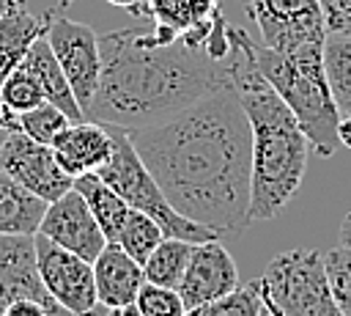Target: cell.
<instances>
[{
	"instance_id": "cell-1",
	"label": "cell",
	"mask_w": 351,
	"mask_h": 316,
	"mask_svg": "<svg viewBox=\"0 0 351 316\" xmlns=\"http://www.w3.org/2000/svg\"><path fill=\"white\" fill-rule=\"evenodd\" d=\"M129 140L176 212L217 234L250 225L252 129L233 82Z\"/></svg>"
},
{
	"instance_id": "cell-2",
	"label": "cell",
	"mask_w": 351,
	"mask_h": 316,
	"mask_svg": "<svg viewBox=\"0 0 351 316\" xmlns=\"http://www.w3.org/2000/svg\"><path fill=\"white\" fill-rule=\"evenodd\" d=\"M101 74L85 118L137 129L159 124L230 82L228 60L159 27L99 36Z\"/></svg>"
},
{
	"instance_id": "cell-3",
	"label": "cell",
	"mask_w": 351,
	"mask_h": 316,
	"mask_svg": "<svg viewBox=\"0 0 351 316\" xmlns=\"http://www.w3.org/2000/svg\"><path fill=\"white\" fill-rule=\"evenodd\" d=\"M230 82L241 99V107L252 129V195H250V223L277 217L296 195L310 140L304 137L296 115L271 88V82L258 71L252 60V38L241 25H230Z\"/></svg>"
},
{
	"instance_id": "cell-4",
	"label": "cell",
	"mask_w": 351,
	"mask_h": 316,
	"mask_svg": "<svg viewBox=\"0 0 351 316\" xmlns=\"http://www.w3.org/2000/svg\"><path fill=\"white\" fill-rule=\"evenodd\" d=\"M252 60L296 115L304 137L310 140V148L324 159L335 157L340 146V110L335 104L326 77L324 44H307L291 52H277L252 41Z\"/></svg>"
},
{
	"instance_id": "cell-5",
	"label": "cell",
	"mask_w": 351,
	"mask_h": 316,
	"mask_svg": "<svg viewBox=\"0 0 351 316\" xmlns=\"http://www.w3.org/2000/svg\"><path fill=\"white\" fill-rule=\"evenodd\" d=\"M112 137H115V148H112V157L96 170L132 209L137 212H145L148 217H154L165 236H178V239H186L192 245L197 242H206V239H217L219 234L203 223H195L189 217H184L181 212H176L170 206V201L165 198L159 181L151 176V170L145 168V162L140 159L137 148L132 146L129 140V129L123 126H112L107 124Z\"/></svg>"
},
{
	"instance_id": "cell-6",
	"label": "cell",
	"mask_w": 351,
	"mask_h": 316,
	"mask_svg": "<svg viewBox=\"0 0 351 316\" xmlns=\"http://www.w3.org/2000/svg\"><path fill=\"white\" fill-rule=\"evenodd\" d=\"M261 294L274 316H343L329 289L324 253L313 247L277 253L261 278Z\"/></svg>"
},
{
	"instance_id": "cell-7",
	"label": "cell",
	"mask_w": 351,
	"mask_h": 316,
	"mask_svg": "<svg viewBox=\"0 0 351 316\" xmlns=\"http://www.w3.org/2000/svg\"><path fill=\"white\" fill-rule=\"evenodd\" d=\"M47 41L74 91V99L85 115L90 107L96 88H99V74H101V49H99V36L90 25L69 19L58 8L49 11V25H47Z\"/></svg>"
},
{
	"instance_id": "cell-8",
	"label": "cell",
	"mask_w": 351,
	"mask_h": 316,
	"mask_svg": "<svg viewBox=\"0 0 351 316\" xmlns=\"http://www.w3.org/2000/svg\"><path fill=\"white\" fill-rule=\"evenodd\" d=\"M244 11L258 25L261 44L277 52L324 44L329 36L318 0H247Z\"/></svg>"
},
{
	"instance_id": "cell-9",
	"label": "cell",
	"mask_w": 351,
	"mask_h": 316,
	"mask_svg": "<svg viewBox=\"0 0 351 316\" xmlns=\"http://www.w3.org/2000/svg\"><path fill=\"white\" fill-rule=\"evenodd\" d=\"M36 258L44 289L60 308L71 313H88L99 308L93 261L55 245L41 234H36Z\"/></svg>"
},
{
	"instance_id": "cell-10",
	"label": "cell",
	"mask_w": 351,
	"mask_h": 316,
	"mask_svg": "<svg viewBox=\"0 0 351 316\" xmlns=\"http://www.w3.org/2000/svg\"><path fill=\"white\" fill-rule=\"evenodd\" d=\"M0 168L19 181L25 190L38 195L44 203H52L74 187V179L58 165L52 146L38 143L27 135L8 132L0 146Z\"/></svg>"
},
{
	"instance_id": "cell-11",
	"label": "cell",
	"mask_w": 351,
	"mask_h": 316,
	"mask_svg": "<svg viewBox=\"0 0 351 316\" xmlns=\"http://www.w3.org/2000/svg\"><path fill=\"white\" fill-rule=\"evenodd\" d=\"M36 234L52 239L55 245H60L88 261H93L101 253V247L107 245L101 225L96 223L85 198L74 187L69 192H63L60 198H55L52 203H47Z\"/></svg>"
},
{
	"instance_id": "cell-12",
	"label": "cell",
	"mask_w": 351,
	"mask_h": 316,
	"mask_svg": "<svg viewBox=\"0 0 351 316\" xmlns=\"http://www.w3.org/2000/svg\"><path fill=\"white\" fill-rule=\"evenodd\" d=\"M239 283H241V278H239L236 261L217 236V239L197 242L192 247L186 272L178 283V294L186 308H195V305L211 302V300L233 291Z\"/></svg>"
},
{
	"instance_id": "cell-13",
	"label": "cell",
	"mask_w": 351,
	"mask_h": 316,
	"mask_svg": "<svg viewBox=\"0 0 351 316\" xmlns=\"http://www.w3.org/2000/svg\"><path fill=\"white\" fill-rule=\"evenodd\" d=\"M38 300L47 308H60L44 289L38 258H36V234H0V313L14 300Z\"/></svg>"
},
{
	"instance_id": "cell-14",
	"label": "cell",
	"mask_w": 351,
	"mask_h": 316,
	"mask_svg": "<svg viewBox=\"0 0 351 316\" xmlns=\"http://www.w3.org/2000/svg\"><path fill=\"white\" fill-rule=\"evenodd\" d=\"M134 16L154 22V27L167 36L206 47L208 36L225 14L219 8V0H145Z\"/></svg>"
},
{
	"instance_id": "cell-15",
	"label": "cell",
	"mask_w": 351,
	"mask_h": 316,
	"mask_svg": "<svg viewBox=\"0 0 351 316\" xmlns=\"http://www.w3.org/2000/svg\"><path fill=\"white\" fill-rule=\"evenodd\" d=\"M52 151L58 165L71 176L82 173H96L115 148V137L107 124L82 118V121H69L55 137H52Z\"/></svg>"
},
{
	"instance_id": "cell-16",
	"label": "cell",
	"mask_w": 351,
	"mask_h": 316,
	"mask_svg": "<svg viewBox=\"0 0 351 316\" xmlns=\"http://www.w3.org/2000/svg\"><path fill=\"white\" fill-rule=\"evenodd\" d=\"M93 278L99 305L104 308L132 305L137 300L140 286L145 283L143 264H137L118 242H107L101 253L93 258Z\"/></svg>"
},
{
	"instance_id": "cell-17",
	"label": "cell",
	"mask_w": 351,
	"mask_h": 316,
	"mask_svg": "<svg viewBox=\"0 0 351 316\" xmlns=\"http://www.w3.org/2000/svg\"><path fill=\"white\" fill-rule=\"evenodd\" d=\"M22 63L38 80V85L44 91V99L52 102L55 107H60L69 115V121H82L85 118L80 104H77V99H74V91H71V85H69V80H66V74H63V69H60L49 41H47V33L33 41V47L27 49Z\"/></svg>"
},
{
	"instance_id": "cell-18",
	"label": "cell",
	"mask_w": 351,
	"mask_h": 316,
	"mask_svg": "<svg viewBox=\"0 0 351 316\" xmlns=\"http://www.w3.org/2000/svg\"><path fill=\"white\" fill-rule=\"evenodd\" d=\"M47 25H49V11L36 16L25 8H16L0 16V85L25 60L33 41L47 33Z\"/></svg>"
},
{
	"instance_id": "cell-19",
	"label": "cell",
	"mask_w": 351,
	"mask_h": 316,
	"mask_svg": "<svg viewBox=\"0 0 351 316\" xmlns=\"http://www.w3.org/2000/svg\"><path fill=\"white\" fill-rule=\"evenodd\" d=\"M47 203L0 168V234H36Z\"/></svg>"
},
{
	"instance_id": "cell-20",
	"label": "cell",
	"mask_w": 351,
	"mask_h": 316,
	"mask_svg": "<svg viewBox=\"0 0 351 316\" xmlns=\"http://www.w3.org/2000/svg\"><path fill=\"white\" fill-rule=\"evenodd\" d=\"M74 190L85 198L90 214L96 217V223L101 225L107 242H112L126 220V214L132 212V206L99 176V173H82L74 179Z\"/></svg>"
},
{
	"instance_id": "cell-21",
	"label": "cell",
	"mask_w": 351,
	"mask_h": 316,
	"mask_svg": "<svg viewBox=\"0 0 351 316\" xmlns=\"http://www.w3.org/2000/svg\"><path fill=\"white\" fill-rule=\"evenodd\" d=\"M69 124V115L55 107L52 102H41L30 110H11L0 102V129L3 132H19V135H27L38 143H52V137Z\"/></svg>"
},
{
	"instance_id": "cell-22",
	"label": "cell",
	"mask_w": 351,
	"mask_h": 316,
	"mask_svg": "<svg viewBox=\"0 0 351 316\" xmlns=\"http://www.w3.org/2000/svg\"><path fill=\"white\" fill-rule=\"evenodd\" d=\"M192 247H195V245L186 242V239L165 236V239L154 247V253L148 256V261L143 264L145 280L159 283V286L178 289V283H181V278H184V272H186Z\"/></svg>"
},
{
	"instance_id": "cell-23",
	"label": "cell",
	"mask_w": 351,
	"mask_h": 316,
	"mask_svg": "<svg viewBox=\"0 0 351 316\" xmlns=\"http://www.w3.org/2000/svg\"><path fill=\"white\" fill-rule=\"evenodd\" d=\"M324 66L340 115H351V36H337V33L326 36Z\"/></svg>"
},
{
	"instance_id": "cell-24",
	"label": "cell",
	"mask_w": 351,
	"mask_h": 316,
	"mask_svg": "<svg viewBox=\"0 0 351 316\" xmlns=\"http://www.w3.org/2000/svg\"><path fill=\"white\" fill-rule=\"evenodd\" d=\"M261 308H263L261 278H255V280L239 283L233 291H228L211 302L186 308L184 316H261Z\"/></svg>"
},
{
	"instance_id": "cell-25",
	"label": "cell",
	"mask_w": 351,
	"mask_h": 316,
	"mask_svg": "<svg viewBox=\"0 0 351 316\" xmlns=\"http://www.w3.org/2000/svg\"><path fill=\"white\" fill-rule=\"evenodd\" d=\"M162 239H165L162 225H159L154 217H148L145 212L132 209V212L126 214V220H123L118 236H115L112 242H118L137 264H145L148 256L154 253V247H156Z\"/></svg>"
},
{
	"instance_id": "cell-26",
	"label": "cell",
	"mask_w": 351,
	"mask_h": 316,
	"mask_svg": "<svg viewBox=\"0 0 351 316\" xmlns=\"http://www.w3.org/2000/svg\"><path fill=\"white\" fill-rule=\"evenodd\" d=\"M0 102L11 110L22 113V110H30V107H36L47 99H44V91H41L38 80L33 77V71L25 63H19L0 85Z\"/></svg>"
},
{
	"instance_id": "cell-27",
	"label": "cell",
	"mask_w": 351,
	"mask_h": 316,
	"mask_svg": "<svg viewBox=\"0 0 351 316\" xmlns=\"http://www.w3.org/2000/svg\"><path fill=\"white\" fill-rule=\"evenodd\" d=\"M324 267L329 278L332 297L343 316H351V247L340 245L329 253H324Z\"/></svg>"
},
{
	"instance_id": "cell-28",
	"label": "cell",
	"mask_w": 351,
	"mask_h": 316,
	"mask_svg": "<svg viewBox=\"0 0 351 316\" xmlns=\"http://www.w3.org/2000/svg\"><path fill=\"white\" fill-rule=\"evenodd\" d=\"M134 305L143 316H184L186 313V305H184L178 289L159 286V283H151V280H145L140 286Z\"/></svg>"
},
{
	"instance_id": "cell-29",
	"label": "cell",
	"mask_w": 351,
	"mask_h": 316,
	"mask_svg": "<svg viewBox=\"0 0 351 316\" xmlns=\"http://www.w3.org/2000/svg\"><path fill=\"white\" fill-rule=\"evenodd\" d=\"M324 8L326 30L337 36H351V0H318Z\"/></svg>"
},
{
	"instance_id": "cell-30",
	"label": "cell",
	"mask_w": 351,
	"mask_h": 316,
	"mask_svg": "<svg viewBox=\"0 0 351 316\" xmlns=\"http://www.w3.org/2000/svg\"><path fill=\"white\" fill-rule=\"evenodd\" d=\"M58 311V308H55ZM52 308H47L44 302L38 300H30V297H22V300H14L3 308V316H49Z\"/></svg>"
},
{
	"instance_id": "cell-31",
	"label": "cell",
	"mask_w": 351,
	"mask_h": 316,
	"mask_svg": "<svg viewBox=\"0 0 351 316\" xmlns=\"http://www.w3.org/2000/svg\"><path fill=\"white\" fill-rule=\"evenodd\" d=\"M337 140H340V146L351 148V115H340V124H337Z\"/></svg>"
},
{
	"instance_id": "cell-32",
	"label": "cell",
	"mask_w": 351,
	"mask_h": 316,
	"mask_svg": "<svg viewBox=\"0 0 351 316\" xmlns=\"http://www.w3.org/2000/svg\"><path fill=\"white\" fill-rule=\"evenodd\" d=\"M104 316H143L140 311H137V305L132 302V305H118V308H107L104 311Z\"/></svg>"
},
{
	"instance_id": "cell-33",
	"label": "cell",
	"mask_w": 351,
	"mask_h": 316,
	"mask_svg": "<svg viewBox=\"0 0 351 316\" xmlns=\"http://www.w3.org/2000/svg\"><path fill=\"white\" fill-rule=\"evenodd\" d=\"M340 245H346V247H351V212L343 217V223H340Z\"/></svg>"
},
{
	"instance_id": "cell-34",
	"label": "cell",
	"mask_w": 351,
	"mask_h": 316,
	"mask_svg": "<svg viewBox=\"0 0 351 316\" xmlns=\"http://www.w3.org/2000/svg\"><path fill=\"white\" fill-rule=\"evenodd\" d=\"M104 305H99V308H93V311H88V313H71V311H66V308H58V311H52L49 316H104Z\"/></svg>"
},
{
	"instance_id": "cell-35",
	"label": "cell",
	"mask_w": 351,
	"mask_h": 316,
	"mask_svg": "<svg viewBox=\"0 0 351 316\" xmlns=\"http://www.w3.org/2000/svg\"><path fill=\"white\" fill-rule=\"evenodd\" d=\"M104 3H110V5H118V8H126L129 14H137V8H140L145 0H104Z\"/></svg>"
},
{
	"instance_id": "cell-36",
	"label": "cell",
	"mask_w": 351,
	"mask_h": 316,
	"mask_svg": "<svg viewBox=\"0 0 351 316\" xmlns=\"http://www.w3.org/2000/svg\"><path fill=\"white\" fill-rule=\"evenodd\" d=\"M16 8H25V0H0V16L16 11Z\"/></svg>"
},
{
	"instance_id": "cell-37",
	"label": "cell",
	"mask_w": 351,
	"mask_h": 316,
	"mask_svg": "<svg viewBox=\"0 0 351 316\" xmlns=\"http://www.w3.org/2000/svg\"><path fill=\"white\" fill-rule=\"evenodd\" d=\"M261 316H274V313H271V311H269V308L263 305V308H261Z\"/></svg>"
},
{
	"instance_id": "cell-38",
	"label": "cell",
	"mask_w": 351,
	"mask_h": 316,
	"mask_svg": "<svg viewBox=\"0 0 351 316\" xmlns=\"http://www.w3.org/2000/svg\"><path fill=\"white\" fill-rule=\"evenodd\" d=\"M5 135H8V132H3V129H0V146H3V140H5Z\"/></svg>"
},
{
	"instance_id": "cell-39",
	"label": "cell",
	"mask_w": 351,
	"mask_h": 316,
	"mask_svg": "<svg viewBox=\"0 0 351 316\" xmlns=\"http://www.w3.org/2000/svg\"><path fill=\"white\" fill-rule=\"evenodd\" d=\"M244 3H247V0H241V5H244Z\"/></svg>"
},
{
	"instance_id": "cell-40",
	"label": "cell",
	"mask_w": 351,
	"mask_h": 316,
	"mask_svg": "<svg viewBox=\"0 0 351 316\" xmlns=\"http://www.w3.org/2000/svg\"><path fill=\"white\" fill-rule=\"evenodd\" d=\"M0 316H3V313H0Z\"/></svg>"
}]
</instances>
